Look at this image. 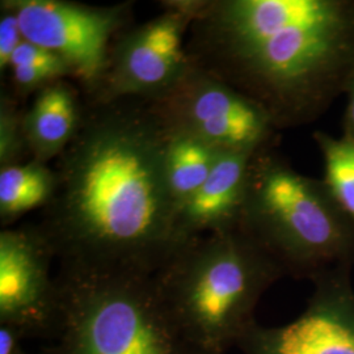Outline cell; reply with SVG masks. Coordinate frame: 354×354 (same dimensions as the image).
I'll list each match as a JSON object with an SVG mask.
<instances>
[{
    "label": "cell",
    "mask_w": 354,
    "mask_h": 354,
    "mask_svg": "<svg viewBox=\"0 0 354 354\" xmlns=\"http://www.w3.org/2000/svg\"><path fill=\"white\" fill-rule=\"evenodd\" d=\"M167 137L150 102H84L37 225L61 268L155 274L181 247Z\"/></svg>",
    "instance_id": "6da1fadb"
},
{
    "label": "cell",
    "mask_w": 354,
    "mask_h": 354,
    "mask_svg": "<svg viewBox=\"0 0 354 354\" xmlns=\"http://www.w3.org/2000/svg\"><path fill=\"white\" fill-rule=\"evenodd\" d=\"M187 50L260 104L279 131L308 125L354 71V0H203Z\"/></svg>",
    "instance_id": "7a4b0ae2"
},
{
    "label": "cell",
    "mask_w": 354,
    "mask_h": 354,
    "mask_svg": "<svg viewBox=\"0 0 354 354\" xmlns=\"http://www.w3.org/2000/svg\"><path fill=\"white\" fill-rule=\"evenodd\" d=\"M239 228L187 241L155 274L169 313L207 354H225L256 323L261 295L283 277Z\"/></svg>",
    "instance_id": "3957f363"
},
{
    "label": "cell",
    "mask_w": 354,
    "mask_h": 354,
    "mask_svg": "<svg viewBox=\"0 0 354 354\" xmlns=\"http://www.w3.org/2000/svg\"><path fill=\"white\" fill-rule=\"evenodd\" d=\"M238 228L285 276L314 282L354 266V226L326 183L295 171L273 147L251 159Z\"/></svg>",
    "instance_id": "277c9868"
},
{
    "label": "cell",
    "mask_w": 354,
    "mask_h": 354,
    "mask_svg": "<svg viewBox=\"0 0 354 354\" xmlns=\"http://www.w3.org/2000/svg\"><path fill=\"white\" fill-rule=\"evenodd\" d=\"M49 344L38 354H207L169 313L153 274L61 268Z\"/></svg>",
    "instance_id": "5b68a950"
},
{
    "label": "cell",
    "mask_w": 354,
    "mask_h": 354,
    "mask_svg": "<svg viewBox=\"0 0 354 354\" xmlns=\"http://www.w3.org/2000/svg\"><path fill=\"white\" fill-rule=\"evenodd\" d=\"M203 0L163 1L165 12L115 38L106 68L91 104L165 97L189 71L187 39Z\"/></svg>",
    "instance_id": "8992f818"
},
{
    "label": "cell",
    "mask_w": 354,
    "mask_h": 354,
    "mask_svg": "<svg viewBox=\"0 0 354 354\" xmlns=\"http://www.w3.org/2000/svg\"><path fill=\"white\" fill-rule=\"evenodd\" d=\"M150 102L168 130L218 151L254 155L277 143L279 127L260 104L193 64L175 88Z\"/></svg>",
    "instance_id": "52a82bcc"
},
{
    "label": "cell",
    "mask_w": 354,
    "mask_h": 354,
    "mask_svg": "<svg viewBox=\"0 0 354 354\" xmlns=\"http://www.w3.org/2000/svg\"><path fill=\"white\" fill-rule=\"evenodd\" d=\"M24 39L61 57L86 96L100 83L115 38L129 28L131 3L95 7L66 0H1Z\"/></svg>",
    "instance_id": "ba28073f"
},
{
    "label": "cell",
    "mask_w": 354,
    "mask_h": 354,
    "mask_svg": "<svg viewBox=\"0 0 354 354\" xmlns=\"http://www.w3.org/2000/svg\"><path fill=\"white\" fill-rule=\"evenodd\" d=\"M351 266L314 281L301 317L281 327L253 323L236 346L244 354H354V290Z\"/></svg>",
    "instance_id": "9c48e42d"
},
{
    "label": "cell",
    "mask_w": 354,
    "mask_h": 354,
    "mask_svg": "<svg viewBox=\"0 0 354 354\" xmlns=\"http://www.w3.org/2000/svg\"><path fill=\"white\" fill-rule=\"evenodd\" d=\"M54 259L37 226L1 230L0 324L12 326L26 337H49L57 313Z\"/></svg>",
    "instance_id": "30bf717a"
},
{
    "label": "cell",
    "mask_w": 354,
    "mask_h": 354,
    "mask_svg": "<svg viewBox=\"0 0 354 354\" xmlns=\"http://www.w3.org/2000/svg\"><path fill=\"white\" fill-rule=\"evenodd\" d=\"M253 155L222 152L203 187L176 213L177 241L238 228Z\"/></svg>",
    "instance_id": "8fae6325"
},
{
    "label": "cell",
    "mask_w": 354,
    "mask_h": 354,
    "mask_svg": "<svg viewBox=\"0 0 354 354\" xmlns=\"http://www.w3.org/2000/svg\"><path fill=\"white\" fill-rule=\"evenodd\" d=\"M84 102L79 91L62 79L39 89L24 112L30 159L49 165L68 147L82 124Z\"/></svg>",
    "instance_id": "7c38bea8"
},
{
    "label": "cell",
    "mask_w": 354,
    "mask_h": 354,
    "mask_svg": "<svg viewBox=\"0 0 354 354\" xmlns=\"http://www.w3.org/2000/svg\"><path fill=\"white\" fill-rule=\"evenodd\" d=\"M55 168L36 159L0 168V222L10 227L20 216L45 207L57 188Z\"/></svg>",
    "instance_id": "4fadbf2b"
},
{
    "label": "cell",
    "mask_w": 354,
    "mask_h": 354,
    "mask_svg": "<svg viewBox=\"0 0 354 354\" xmlns=\"http://www.w3.org/2000/svg\"><path fill=\"white\" fill-rule=\"evenodd\" d=\"M221 153L193 136L168 130L165 176L177 210L203 187Z\"/></svg>",
    "instance_id": "5bb4252c"
},
{
    "label": "cell",
    "mask_w": 354,
    "mask_h": 354,
    "mask_svg": "<svg viewBox=\"0 0 354 354\" xmlns=\"http://www.w3.org/2000/svg\"><path fill=\"white\" fill-rule=\"evenodd\" d=\"M323 162V181L354 226V143L324 131L314 134Z\"/></svg>",
    "instance_id": "9a60e30c"
},
{
    "label": "cell",
    "mask_w": 354,
    "mask_h": 354,
    "mask_svg": "<svg viewBox=\"0 0 354 354\" xmlns=\"http://www.w3.org/2000/svg\"><path fill=\"white\" fill-rule=\"evenodd\" d=\"M24 112L12 93L3 89L0 95V168L24 163L26 156L30 159Z\"/></svg>",
    "instance_id": "2e32d148"
},
{
    "label": "cell",
    "mask_w": 354,
    "mask_h": 354,
    "mask_svg": "<svg viewBox=\"0 0 354 354\" xmlns=\"http://www.w3.org/2000/svg\"><path fill=\"white\" fill-rule=\"evenodd\" d=\"M24 41L16 13L0 1V73L8 71L13 53Z\"/></svg>",
    "instance_id": "e0dca14e"
},
{
    "label": "cell",
    "mask_w": 354,
    "mask_h": 354,
    "mask_svg": "<svg viewBox=\"0 0 354 354\" xmlns=\"http://www.w3.org/2000/svg\"><path fill=\"white\" fill-rule=\"evenodd\" d=\"M344 93L346 95V108L342 118V137L354 143V71L345 84Z\"/></svg>",
    "instance_id": "ac0fdd59"
},
{
    "label": "cell",
    "mask_w": 354,
    "mask_h": 354,
    "mask_svg": "<svg viewBox=\"0 0 354 354\" xmlns=\"http://www.w3.org/2000/svg\"><path fill=\"white\" fill-rule=\"evenodd\" d=\"M24 337L26 336L12 326L0 324V354L20 353V342Z\"/></svg>",
    "instance_id": "d6986e66"
},
{
    "label": "cell",
    "mask_w": 354,
    "mask_h": 354,
    "mask_svg": "<svg viewBox=\"0 0 354 354\" xmlns=\"http://www.w3.org/2000/svg\"><path fill=\"white\" fill-rule=\"evenodd\" d=\"M19 354H26V353H24V352H23V351H21V352H20V353H19Z\"/></svg>",
    "instance_id": "ffe728a7"
}]
</instances>
